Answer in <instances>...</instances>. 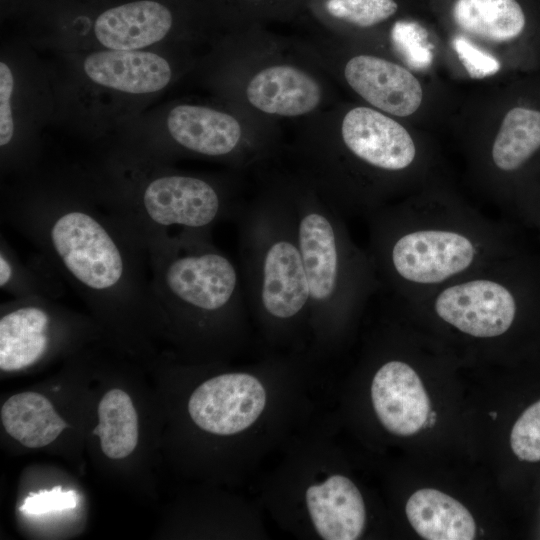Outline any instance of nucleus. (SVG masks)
<instances>
[{"mask_svg":"<svg viewBox=\"0 0 540 540\" xmlns=\"http://www.w3.org/2000/svg\"><path fill=\"white\" fill-rule=\"evenodd\" d=\"M0 213L100 316L156 315L148 249L85 173L33 175L4 192Z\"/></svg>","mask_w":540,"mask_h":540,"instance_id":"obj_1","label":"nucleus"},{"mask_svg":"<svg viewBox=\"0 0 540 540\" xmlns=\"http://www.w3.org/2000/svg\"><path fill=\"white\" fill-rule=\"evenodd\" d=\"M366 219L379 289L406 303L517 250L502 222L447 195L389 203Z\"/></svg>","mask_w":540,"mask_h":540,"instance_id":"obj_2","label":"nucleus"},{"mask_svg":"<svg viewBox=\"0 0 540 540\" xmlns=\"http://www.w3.org/2000/svg\"><path fill=\"white\" fill-rule=\"evenodd\" d=\"M87 176L147 249L176 234L211 233L219 223L236 220L243 208L214 181L167 169L162 160L134 148L116 152Z\"/></svg>","mask_w":540,"mask_h":540,"instance_id":"obj_3","label":"nucleus"},{"mask_svg":"<svg viewBox=\"0 0 540 540\" xmlns=\"http://www.w3.org/2000/svg\"><path fill=\"white\" fill-rule=\"evenodd\" d=\"M285 194L307 276L310 317L327 331L357 313L379 283L367 250L354 242L334 204L311 190Z\"/></svg>","mask_w":540,"mask_h":540,"instance_id":"obj_4","label":"nucleus"},{"mask_svg":"<svg viewBox=\"0 0 540 540\" xmlns=\"http://www.w3.org/2000/svg\"><path fill=\"white\" fill-rule=\"evenodd\" d=\"M148 252L157 315L196 329L230 323L237 317L245 298L241 272L213 244L211 233L176 234Z\"/></svg>","mask_w":540,"mask_h":540,"instance_id":"obj_5","label":"nucleus"},{"mask_svg":"<svg viewBox=\"0 0 540 540\" xmlns=\"http://www.w3.org/2000/svg\"><path fill=\"white\" fill-rule=\"evenodd\" d=\"M236 222L239 269L250 304L277 325L310 317L309 286L285 192L243 207Z\"/></svg>","mask_w":540,"mask_h":540,"instance_id":"obj_6","label":"nucleus"},{"mask_svg":"<svg viewBox=\"0 0 540 540\" xmlns=\"http://www.w3.org/2000/svg\"><path fill=\"white\" fill-rule=\"evenodd\" d=\"M540 302V268L518 250L407 303L462 336L491 341Z\"/></svg>","mask_w":540,"mask_h":540,"instance_id":"obj_7","label":"nucleus"},{"mask_svg":"<svg viewBox=\"0 0 540 540\" xmlns=\"http://www.w3.org/2000/svg\"><path fill=\"white\" fill-rule=\"evenodd\" d=\"M267 394L260 380L245 372L207 379L191 394L188 412L202 430L221 436L249 428L260 417Z\"/></svg>","mask_w":540,"mask_h":540,"instance_id":"obj_8","label":"nucleus"},{"mask_svg":"<svg viewBox=\"0 0 540 540\" xmlns=\"http://www.w3.org/2000/svg\"><path fill=\"white\" fill-rule=\"evenodd\" d=\"M341 139L348 157L383 175L408 172L418 150L410 133L397 121L368 107H355L344 116Z\"/></svg>","mask_w":540,"mask_h":540,"instance_id":"obj_9","label":"nucleus"},{"mask_svg":"<svg viewBox=\"0 0 540 540\" xmlns=\"http://www.w3.org/2000/svg\"><path fill=\"white\" fill-rule=\"evenodd\" d=\"M59 309L45 297L14 298L2 306L0 369L19 371L41 360L52 344Z\"/></svg>","mask_w":540,"mask_h":540,"instance_id":"obj_10","label":"nucleus"},{"mask_svg":"<svg viewBox=\"0 0 540 540\" xmlns=\"http://www.w3.org/2000/svg\"><path fill=\"white\" fill-rule=\"evenodd\" d=\"M371 399L383 427L398 436L423 428L430 414V400L415 369L400 359L384 362L373 376Z\"/></svg>","mask_w":540,"mask_h":540,"instance_id":"obj_11","label":"nucleus"},{"mask_svg":"<svg viewBox=\"0 0 540 540\" xmlns=\"http://www.w3.org/2000/svg\"><path fill=\"white\" fill-rule=\"evenodd\" d=\"M82 71L98 87L131 95L159 92L173 76L168 60L146 49L92 51L83 58Z\"/></svg>","mask_w":540,"mask_h":540,"instance_id":"obj_12","label":"nucleus"},{"mask_svg":"<svg viewBox=\"0 0 540 540\" xmlns=\"http://www.w3.org/2000/svg\"><path fill=\"white\" fill-rule=\"evenodd\" d=\"M349 86L369 104L394 116L405 117L420 107L423 90L406 68L372 55H357L345 65Z\"/></svg>","mask_w":540,"mask_h":540,"instance_id":"obj_13","label":"nucleus"},{"mask_svg":"<svg viewBox=\"0 0 540 540\" xmlns=\"http://www.w3.org/2000/svg\"><path fill=\"white\" fill-rule=\"evenodd\" d=\"M170 145L206 158H230L238 152L242 127L232 115L209 107L181 104L166 118Z\"/></svg>","mask_w":540,"mask_h":540,"instance_id":"obj_14","label":"nucleus"},{"mask_svg":"<svg viewBox=\"0 0 540 540\" xmlns=\"http://www.w3.org/2000/svg\"><path fill=\"white\" fill-rule=\"evenodd\" d=\"M173 14L154 0H138L106 9L93 25L101 49L144 50L161 42L173 27Z\"/></svg>","mask_w":540,"mask_h":540,"instance_id":"obj_15","label":"nucleus"},{"mask_svg":"<svg viewBox=\"0 0 540 540\" xmlns=\"http://www.w3.org/2000/svg\"><path fill=\"white\" fill-rule=\"evenodd\" d=\"M305 501L314 528L322 539L355 540L362 535L366 523L365 503L349 478L334 474L310 485Z\"/></svg>","mask_w":540,"mask_h":540,"instance_id":"obj_16","label":"nucleus"},{"mask_svg":"<svg viewBox=\"0 0 540 540\" xmlns=\"http://www.w3.org/2000/svg\"><path fill=\"white\" fill-rule=\"evenodd\" d=\"M314 78L289 65L259 71L246 87V97L256 109L272 115L300 116L313 111L321 101Z\"/></svg>","mask_w":540,"mask_h":540,"instance_id":"obj_17","label":"nucleus"},{"mask_svg":"<svg viewBox=\"0 0 540 540\" xmlns=\"http://www.w3.org/2000/svg\"><path fill=\"white\" fill-rule=\"evenodd\" d=\"M540 156V107L518 104L505 114L491 144L489 159L496 173H524Z\"/></svg>","mask_w":540,"mask_h":540,"instance_id":"obj_18","label":"nucleus"},{"mask_svg":"<svg viewBox=\"0 0 540 540\" xmlns=\"http://www.w3.org/2000/svg\"><path fill=\"white\" fill-rule=\"evenodd\" d=\"M416 533L427 540H472L476 524L469 510L455 498L437 489L417 490L405 506Z\"/></svg>","mask_w":540,"mask_h":540,"instance_id":"obj_19","label":"nucleus"},{"mask_svg":"<svg viewBox=\"0 0 540 540\" xmlns=\"http://www.w3.org/2000/svg\"><path fill=\"white\" fill-rule=\"evenodd\" d=\"M452 16L464 32L497 43L520 39L529 24L520 0H456Z\"/></svg>","mask_w":540,"mask_h":540,"instance_id":"obj_20","label":"nucleus"},{"mask_svg":"<svg viewBox=\"0 0 540 540\" xmlns=\"http://www.w3.org/2000/svg\"><path fill=\"white\" fill-rule=\"evenodd\" d=\"M6 432L27 448H41L54 441L67 427L52 403L37 392L11 396L1 408Z\"/></svg>","mask_w":540,"mask_h":540,"instance_id":"obj_21","label":"nucleus"},{"mask_svg":"<svg viewBox=\"0 0 540 540\" xmlns=\"http://www.w3.org/2000/svg\"><path fill=\"white\" fill-rule=\"evenodd\" d=\"M63 282L42 254L24 263L1 235L0 288L3 292L14 298L54 299L63 294Z\"/></svg>","mask_w":540,"mask_h":540,"instance_id":"obj_22","label":"nucleus"},{"mask_svg":"<svg viewBox=\"0 0 540 540\" xmlns=\"http://www.w3.org/2000/svg\"><path fill=\"white\" fill-rule=\"evenodd\" d=\"M98 424L92 433L100 438L102 452L110 459L129 456L137 446L138 415L130 396L114 388L98 405Z\"/></svg>","mask_w":540,"mask_h":540,"instance_id":"obj_23","label":"nucleus"},{"mask_svg":"<svg viewBox=\"0 0 540 540\" xmlns=\"http://www.w3.org/2000/svg\"><path fill=\"white\" fill-rule=\"evenodd\" d=\"M325 9L336 19L371 27L393 16L398 5L394 0H326Z\"/></svg>","mask_w":540,"mask_h":540,"instance_id":"obj_24","label":"nucleus"},{"mask_svg":"<svg viewBox=\"0 0 540 540\" xmlns=\"http://www.w3.org/2000/svg\"><path fill=\"white\" fill-rule=\"evenodd\" d=\"M392 41L413 69L428 68L433 60L427 31L416 22L398 21L392 29Z\"/></svg>","mask_w":540,"mask_h":540,"instance_id":"obj_25","label":"nucleus"},{"mask_svg":"<svg viewBox=\"0 0 540 540\" xmlns=\"http://www.w3.org/2000/svg\"><path fill=\"white\" fill-rule=\"evenodd\" d=\"M510 444L522 461H540V400L529 406L515 422Z\"/></svg>","mask_w":540,"mask_h":540,"instance_id":"obj_26","label":"nucleus"},{"mask_svg":"<svg viewBox=\"0 0 540 540\" xmlns=\"http://www.w3.org/2000/svg\"><path fill=\"white\" fill-rule=\"evenodd\" d=\"M15 78L10 66L0 62V147L2 156L12 147L15 141V122L13 114V94Z\"/></svg>","mask_w":540,"mask_h":540,"instance_id":"obj_27","label":"nucleus"},{"mask_svg":"<svg viewBox=\"0 0 540 540\" xmlns=\"http://www.w3.org/2000/svg\"><path fill=\"white\" fill-rule=\"evenodd\" d=\"M78 498L76 491H63L61 486H56L51 490L30 493L19 510L29 515L69 510L77 506Z\"/></svg>","mask_w":540,"mask_h":540,"instance_id":"obj_28","label":"nucleus"},{"mask_svg":"<svg viewBox=\"0 0 540 540\" xmlns=\"http://www.w3.org/2000/svg\"><path fill=\"white\" fill-rule=\"evenodd\" d=\"M453 48L468 74L477 79L496 74L501 67L499 60L483 51L468 39L458 36L453 40Z\"/></svg>","mask_w":540,"mask_h":540,"instance_id":"obj_29","label":"nucleus"}]
</instances>
